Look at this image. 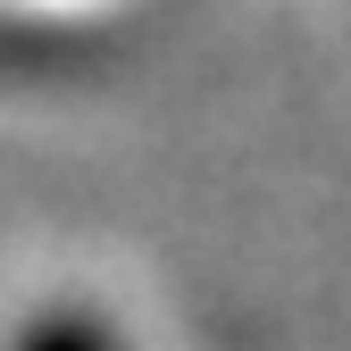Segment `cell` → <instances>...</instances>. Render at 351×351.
I'll return each mask as SVG.
<instances>
[{
    "label": "cell",
    "instance_id": "cell-1",
    "mask_svg": "<svg viewBox=\"0 0 351 351\" xmlns=\"http://www.w3.org/2000/svg\"><path fill=\"white\" fill-rule=\"evenodd\" d=\"M17 351H117V335H109L101 318H84V310H59V318L25 326V343H17Z\"/></svg>",
    "mask_w": 351,
    "mask_h": 351
}]
</instances>
